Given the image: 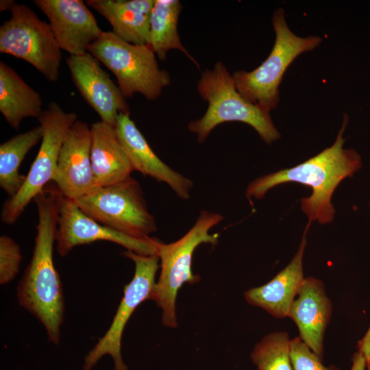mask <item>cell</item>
<instances>
[{"label":"cell","mask_w":370,"mask_h":370,"mask_svg":"<svg viewBox=\"0 0 370 370\" xmlns=\"http://www.w3.org/2000/svg\"><path fill=\"white\" fill-rule=\"evenodd\" d=\"M308 222L299 247L291 262L267 284L247 290L246 301L260 307L275 318L288 317L291 306L304 280L303 256L306 246Z\"/></svg>","instance_id":"17"},{"label":"cell","mask_w":370,"mask_h":370,"mask_svg":"<svg viewBox=\"0 0 370 370\" xmlns=\"http://www.w3.org/2000/svg\"><path fill=\"white\" fill-rule=\"evenodd\" d=\"M350 370H367L365 357L359 351L356 352L353 356L352 365Z\"/></svg>","instance_id":"27"},{"label":"cell","mask_w":370,"mask_h":370,"mask_svg":"<svg viewBox=\"0 0 370 370\" xmlns=\"http://www.w3.org/2000/svg\"><path fill=\"white\" fill-rule=\"evenodd\" d=\"M358 349L362 354L366 361L367 370H370V327L358 342Z\"/></svg>","instance_id":"26"},{"label":"cell","mask_w":370,"mask_h":370,"mask_svg":"<svg viewBox=\"0 0 370 370\" xmlns=\"http://www.w3.org/2000/svg\"><path fill=\"white\" fill-rule=\"evenodd\" d=\"M99 241L116 243L146 256L158 254L162 243L155 238L138 239L104 226L86 214L74 200L62 197L58 211L56 250L64 257L75 247Z\"/></svg>","instance_id":"11"},{"label":"cell","mask_w":370,"mask_h":370,"mask_svg":"<svg viewBox=\"0 0 370 370\" xmlns=\"http://www.w3.org/2000/svg\"><path fill=\"white\" fill-rule=\"evenodd\" d=\"M197 90L208 103L204 116L188 125V130L197 134L199 143L204 142L215 127L229 121L251 126L269 145L280 138L270 112L249 102L238 91L232 75L223 63L218 62L213 69L201 73Z\"/></svg>","instance_id":"3"},{"label":"cell","mask_w":370,"mask_h":370,"mask_svg":"<svg viewBox=\"0 0 370 370\" xmlns=\"http://www.w3.org/2000/svg\"><path fill=\"white\" fill-rule=\"evenodd\" d=\"M155 0H87L110 24L112 32L134 45H147L151 12Z\"/></svg>","instance_id":"19"},{"label":"cell","mask_w":370,"mask_h":370,"mask_svg":"<svg viewBox=\"0 0 370 370\" xmlns=\"http://www.w3.org/2000/svg\"><path fill=\"white\" fill-rule=\"evenodd\" d=\"M10 11V18L0 27V52L26 61L47 80L57 82L61 49L49 24L26 5L16 3Z\"/></svg>","instance_id":"8"},{"label":"cell","mask_w":370,"mask_h":370,"mask_svg":"<svg viewBox=\"0 0 370 370\" xmlns=\"http://www.w3.org/2000/svg\"><path fill=\"white\" fill-rule=\"evenodd\" d=\"M22 254L19 245L11 237H0V284L12 281L18 273Z\"/></svg>","instance_id":"24"},{"label":"cell","mask_w":370,"mask_h":370,"mask_svg":"<svg viewBox=\"0 0 370 370\" xmlns=\"http://www.w3.org/2000/svg\"><path fill=\"white\" fill-rule=\"evenodd\" d=\"M42 137V129L38 125L1 144L0 186L10 197L15 195L23 185L26 175L19 173L21 164Z\"/></svg>","instance_id":"22"},{"label":"cell","mask_w":370,"mask_h":370,"mask_svg":"<svg viewBox=\"0 0 370 370\" xmlns=\"http://www.w3.org/2000/svg\"><path fill=\"white\" fill-rule=\"evenodd\" d=\"M62 193L49 184L34 199L38 213L33 255L17 286L21 306L45 327L48 339L58 345L64 314L62 284L53 258Z\"/></svg>","instance_id":"1"},{"label":"cell","mask_w":370,"mask_h":370,"mask_svg":"<svg viewBox=\"0 0 370 370\" xmlns=\"http://www.w3.org/2000/svg\"><path fill=\"white\" fill-rule=\"evenodd\" d=\"M288 335L277 332L266 335L254 347L251 358L258 370H293Z\"/></svg>","instance_id":"23"},{"label":"cell","mask_w":370,"mask_h":370,"mask_svg":"<svg viewBox=\"0 0 370 370\" xmlns=\"http://www.w3.org/2000/svg\"><path fill=\"white\" fill-rule=\"evenodd\" d=\"M223 217L216 212L201 210L194 225L177 241L159 246L157 255L160 258V273L156 282L150 299L162 310V324L171 328L177 326L175 301L178 291L184 283L193 284L200 280L192 269L193 255L202 243L215 245L219 234L209 233L219 223Z\"/></svg>","instance_id":"4"},{"label":"cell","mask_w":370,"mask_h":370,"mask_svg":"<svg viewBox=\"0 0 370 370\" xmlns=\"http://www.w3.org/2000/svg\"><path fill=\"white\" fill-rule=\"evenodd\" d=\"M272 25L275 39L266 60L251 71H238L232 74L238 91L247 101L269 112L279 103V86L288 67L300 54L322 42L319 36L301 37L294 34L282 8L273 12Z\"/></svg>","instance_id":"5"},{"label":"cell","mask_w":370,"mask_h":370,"mask_svg":"<svg viewBox=\"0 0 370 370\" xmlns=\"http://www.w3.org/2000/svg\"><path fill=\"white\" fill-rule=\"evenodd\" d=\"M15 1L12 0H1L0 1V10L1 12L5 10H10L15 4Z\"/></svg>","instance_id":"28"},{"label":"cell","mask_w":370,"mask_h":370,"mask_svg":"<svg viewBox=\"0 0 370 370\" xmlns=\"http://www.w3.org/2000/svg\"><path fill=\"white\" fill-rule=\"evenodd\" d=\"M181 10L182 5L178 0L154 1L149 19L147 45L161 60L166 59L169 50L177 49L199 66L180 38L177 23Z\"/></svg>","instance_id":"21"},{"label":"cell","mask_w":370,"mask_h":370,"mask_svg":"<svg viewBox=\"0 0 370 370\" xmlns=\"http://www.w3.org/2000/svg\"><path fill=\"white\" fill-rule=\"evenodd\" d=\"M41 95L11 66L0 62V112L7 123L18 130L23 119L38 118L42 110Z\"/></svg>","instance_id":"20"},{"label":"cell","mask_w":370,"mask_h":370,"mask_svg":"<svg viewBox=\"0 0 370 370\" xmlns=\"http://www.w3.org/2000/svg\"><path fill=\"white\" fill-rule=\"evenodd\" d=\"M88 52L113 73L125 98L140 93L155 100L170 85L169 73L160 68L155 53L147 45L129 43L112 31H103Z\"/></svg>","instance_id":"6"},{"label":"cell","mask_w":370,"mask_h":370,"mask_svg":"<svg viewBox=\"0 0 370 370\" xmlns=\"http://www.w3.org/2000/svg\"><path fill=\"white\" fill-rule=\"evenodd\" d=\"M91 146L90 126L76 121L64 140L53 178L64 197L75 200L97 188L91 163Z\"/></svg>","instance_id":"13"},{"label":"cell","mask_w":370,"mask_h":370,"mask_svg":"<svg viewBox=\"0 0 370 370\" xmlns=\"http://www.w3.org/2000/svg\"><path fill=\"white\" fill-rule=\"evenodd\" d=\"M91 163L96 186L121 182L134 171L114 127L102 121L90 125Z\"/></svg>","instance_id":"18"},{"label":"cell","mask_w":370,"mask_h":370,"mask_svg":"<svg viewBox=\"0 0 370 370\" xmlns=\"http://www.w3.org/2000/svg\"><path fill=\"white\" fill-rule=\"evenodd\" d=\"M74 201L96 221L129 236L148 239L157 231L141 186L132 176L113 185L97 187Z\"/></svg>","instance_id":"7"},{"label":"cell","mask_w":370,"mask_h":370,"mask_svg":"<svg viewBox=\"0 0 370 370\" xmlns=\"http://www.w3.org/2000/svg\"><path fill=\"white\" fill-rule=\"evenodd\" d=\"M332 310L323 283L316 278L304 279L289 312L297 325L299 338L320 358L323 356V338Z\"/></svg>","instance_id":"16"},{"label":"cell","mask_w":370,"mask_h":370,"mask_svg":"<svg viewBox=\"0 0 370 370\" xmlns=\"http://www.w3.org/2000/svg\"><path fill=\"white\" fill-rule=\"evenodd\" d=\"M343 122L334 144L317 156L297 166L265 175L252 181L247 188L246 196L262 199L271 188L286 182H297L311 188L310 196L301 199V208L309 222L317 221L325 224L332 222L335 210L331 197L339 183L352 177L362 166L358 153L344 149L343 132L348 123Z\"/></svg>","instance_id":"2"},{"label":"cell","mask_w":370,"mask_h":370,"mask_svg":"<svg viewBox=\"0 0 370 370\" xmlns=\"http://www.w3.org/2000/svg\"><path fill=\"white\" fill-rule=\"evenodd\" d=\"M114 130L133 170L168 184L182 199L190 198L193 182L163 162L131 119L130 113H120Z\"/></svg>","instance_id":"15"},{"label":"cell","mask_w":370,"mask_h":370,"mask_svg":"<svg viewBox=\"0 0 370 370\" xmlns=\"http://www.w3.org/2000/svg\"><path fill=\"white\" fill-rule=\"evenodd\" d=\"M369 206H370V203H369Z\"/></svg>","instance_id":"29"},{"label":"cell","mask_w":370,"mask_h":370,"mask_svg":"<svg viewBox=\"0 0 370 370\" xmlns=\"http://www.w3.org/2000/svg\"><path fill=\"white\" fill-rule=\"evenodd\" d=\"M66 63L75 86L101 121L114 127L120 113H130L125 97L95 57L88 52L69 56Z\"/></svg>","instance_id":"12"},{"label":"cell","mask_w":370,"mask_h":370,"mask_svg":"<svg viewBox=\"0 0 370 370\" xmlns=\"http://www.w3.org/2000/svg\"><path fill=\"white\" fill-rule=\"evenodd\" d=\"M290 356L293 370H340L334 365L325 367L320 358L302 340H291Z\"/></svg>","instance_id":"25"},{"label":"cell","mask_w":370,"mask_h":370,"mask_svg":"<svg viewBox=\"0 0 370 370\" xmlns=\"http://www.w3.org/2000/svg\"><path fill=\"white\" fill-rule=\"evenodd\" d=\"M123 255L134 262V275L124 287V295L109 329L85 356L83 370H91L106 354L112 358L114 370H128L121 353L122 336L135 309L143 301L151 298L156 275L160 268V258L157 254L141 255L127 249Z\"/></svg>","instance_id":"10"},{"label":"cell","mask_w":370,"mask_h":370,"mask_svg":"<svg viewBox=\"0 0 370 370\" xmlns=\"http://www.w3.org/2000/svg\"><path fill=\"white\" fill-rule=\"evenodd\" d=\"M38 119L42 129L41 145L21 188L3 205L1 219L8 225L16 223L29 203L53 181L61 147L77 116L51 102Z\"/></svg>","instance_id":"9"},{"label":"cell","mask_w":370,"mask_h":370,"mask_svg":"<svg viewBox=\"0 0 370 370\" xmlns=\"http://www.w3.org/2000/svg\"><path fill=\"white\" fill-rule=\"evenodd\" d=\"M49 19L60 49L69 56H81L103 31L82 0H34Z\"/></svg>","instance_id":"14"}]
</instances>
